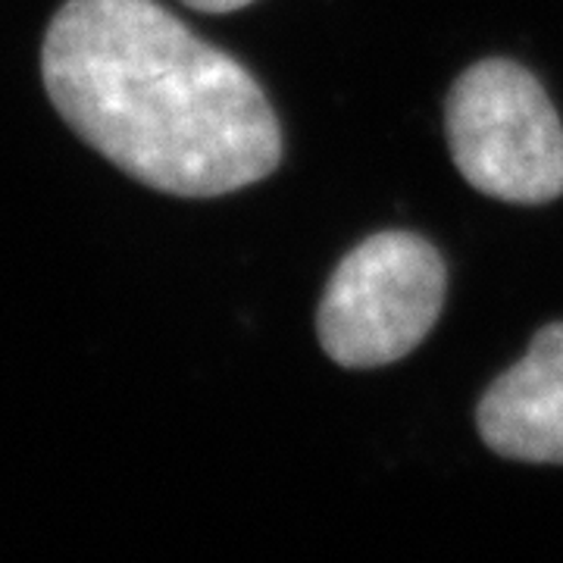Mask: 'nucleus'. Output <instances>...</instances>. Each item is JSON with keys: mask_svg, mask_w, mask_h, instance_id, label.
Instances as JSON below:
<instances>
[{"mask_svg": "<svg viewBox=\"0 0 563 563\" xmlns=\"http://www.w3.org/2000/svg\"><path fill=\"white\" fill-rule=\"evenodd\" d=\"M41 76L88 147L163 195H232L282 161L257 79L157 0H66L47 25Z\"/></svg>", "mask_w": 563, "mask_h": 563, "instance_id": "1", "label": "nucleus"}, {"mask_svg": "<svg viewBox=\"0 0 563 563\" xmlns=\"http://www.w3.org/2000/svg\"><path fill=\"white\" fill-rule=\"evenodd\" d=\"M454 166L476 191L507 203L563 195V125L539 79L514 60H483L444 103Z\"/></svg>", "mask_w": 563, "mask_h": 563, "instance_id": "2", "label": "nucleus"}, {"mask_svg": "<svg viewBox=\"0 0 563 563\" xmlns=\"http://www.w3.org/2000/svg\"><path fill=\"white\" fill-rule=\"evenodd\" d=\"M442 254L413 232H379L344 257L322 291V351L347 369L407 357L432 332L444 303Z\"/></svg>", "mask_w": 563, "mask_h": 563, "instance_id": "3", "label": "nucleus"}, {"mask_svg": "<svg viewBox=\"0 0 563 563\" xmlns=\"http://www.w3.org/2000/svg\"><path fill=\"white\" fill-rule=\"evenodd\" d=\"M476 426L501 457L563 463V322L544 325L523 357L488 385Z\"/></svg>", "mask_w": 563, "mask_h": 563, "instance_id": "4", "label": "nucleus"}, {"mask_svg": "<svg viewBox=\"0 0 563 563\" xmlns=\"http://www.w3.org/2000/svg\"><path fill=\"white\" fill-rule=\"evenodd\" d=\"M185 7L191 10H201V13H232V10H242L254 0H181Z\"/></svg>", "mask_w": 563, "mask_h": 563, "instance_id": "5", "label": "nucleus"}]
</instances>
